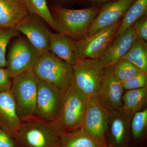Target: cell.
Listing matches in <instances>:
<instances>
[{
  "label": "cell",
  "mask_w": 147,
  "mask_h": 147,
  "mask_svg": "<svg viewBox=\"0 0 147 147\" xmlns=\"http://www.w3.org/2000/svg\"><path fill=\"white\" fill-rule=\"evenodd\" d=\"M63 130L37 117L22 121L14 138L18 147H60Z\"/></svg>",
  "instance_id": "1"
},
{
  "label": "cell",
  "mask_w": 147,
  "mask_h": 147,
  "mask_svg": "<svg viewBox=\"0 0 147 147\" xmlns=\"http://www.w3.org/2000/svg\"><path fill=\"white\" fill-rule=\"evenodd\" d=\"M101 7L74 9L56 5L53 7L51 13L61 33L77 40L87 34Z\"/></svg>",
  "instance_id": "2"
},
{
  "label": "cell",
  "mask_w": 147,
  "mask_h": 147,
  "mask_svg": "<svg viewBox=\"0 0 147 147\" xmlns=\"http://www.w3.org/2000/svg\"><path fill=\"white\" fill-rule=\"evenodd\" d=\"M38 79L64 91L73 86V67L50 51L42 53L34 67Z\"/></svg>",
  "instance_id": "3"
},
{
  "label": "cell",
  "mask_w": 147,
  "mask_h": 147,
  "mask_svg": "<svg viewBox=\"0 0 147 147\" xmlns=\"http://www.w3.org/2000/svg\"><path fill=\"white\" fill-rule=\"evenodd\" d=\"M38 81L33 69L19 74L12 80L11 91L22 121L36 117Z\"/></svg>",
  "instance_id": "4"
},
{
  "label": "cell",
  "mask_w": 147,
  "mask_h": 147,
  "mask_svg": "<svg viewBox=\"0 0 147 147\" xmlns=\"http://www.w3.org/2000/svg\"><path fill=\"white\" fill-rule=\"evenodd\" d=\"M87 101L73 85L63 91L60 112L54 123L65 131L81 127Z\"/></svg>",
  "instance_id": "5"
},
{
  "label": "cell",
  "mask_w": 147,
  "mask_h": 147,
  "mask_svg": "<svg viewBox=\"0 0 147 147\" xmlns=\"http://www.w3.org/2000/svg\"><path fill=\"white\" fill-rule=\"evenodd\" d=\"M74 86L87 100L97 96L105 67L99 59H83L72 66Z\"/></svg>",
  "instance_id": "6"
},
{
  "label": "cell",
  "mask_w": 147,
  "mask_h": 147,
  "mask_svg": "<svg viewBox=\"0 0 147 147\" xmlns=\"http://www.w3.org/2000/svg\"><path fill=\"white\" fill-rule=\"evenodd\" d=\"M42 54L27 38H18L13 42L6 57L5 68L9 75L13 79L32 69Z\"/></svg>",
  "instance_id": "7"
},
{
  "label": "cell",
  "mask_w": 147,
  "mask_h": 147,
  "mask_svg": "<svg viewBox=\"0 0 147 147\" xmlns=\"http://www.w3.org/2000/svg\"><path fill=\"white\" fill-rule=\"evenodd\" d=\"M108 115L97 96L87 100L82 127L99 147L108 146L105 135Z\"/></svg>",
  "instance_id": "8"
},
{
  "label": "cell",
  "mask_w": 147,
  "mask_h": 147,
  "mask_svg": "<svg viewBox=\"0 0 147 147\" xmlns=\"http://www.w3.org/2000/svg\"><path fill=\"white\" fill-rule=\"evenodd\" d=\"M121 21L100 30L91 35L76 40V55L79 60L98 59L115 37Z\"/></svg>",
  "instance_id": "9"
},
{
  "label": "cell",
  "mask_w": 147,
  "mask_h": 147,
  "mask_svg": "<svg viewBox=\"0 0 147 147\" xmlns=\"http://www.w3.org/2000/svg\"><path fill=\"white\" fill-rule=\"evenodd\" d=\"M63 91L38 79L36 116L42 120L54 122L61 108Z\"/></svg>",
  "instance_id": "10"
},
{
  "label": "cell",
  "mask_w": 147,
  "mask_h": 147,
  "mask_svg": "<svg viewBox=\"0 0 147 147\" xmlns=\"http://www.w3.org/2000/svg\"><path fill=\"white\" fill-rule=\"evenodd\" d=\"M132 116L122 110L108 112L105 139L111 147H129L131 144L130 123Z\"/></svg>",
  "instance_id": "11"
},
{
  "label": "cell",
  "mask_w": 147,
  "mask_h": 147,
  "mask_svg": "<svg viewBox=\"0 0 147 147\" xmlns=\"http://www.w3.org/2000/svg\"><path fill=\"white\" fill-rule=\"evenodd\" d=\"M124 90L121 82L115 76L113 67H105L97 96L108 112L121 110Z\"/></svg>",
  "instance_id": "12"
},
{
  "label": "cell",
  "mask_w": 147,
  "mask_h": 147,
  "mask_svg": "<svg viewBox=\"0 0 147 147\" xmlns=\"http://www.w3.org/2000/svg\"><path fill=\"white\" fill-rule=\"evenodd\" d=\"M38 16L32 13L25 17L15 28L22 33L34 47L42 53L49 51L50 35L52 32Z\"/></svg>",
  "instance_id": "13"
},
{
  "label": "cell",
  "mask_w": 147,
  "mask_h": 147,
  "mask_svg": "<svg viewBox=\"0 0 147 147\" xmlns=\"http://www.w3.org/2000/svg\"><path fill=\"white\" fill-rule=\"evenodd\" d=\"M134 0H116L101 6L86 35H91L100 30L121 21Z\"/></svg>",
  "instance_id": "14"
},
{
  "label": "cell",
  "mask_w": 147,
  "mask_h": 147,
  "mask_svg": "<svg viewBox=\"0 0 147 147\" xmlns=\"http://www.w3.org/2000/svg\"><path fill=\"white\" fill-rule=\"evenodd\" d=\"M137 37L131 26L121 34L115 36L98 59L105 67L113 66L126 54Z\"/></svg>",
  "instance_id": "15"
},
{
  "label": "cell",
  "mask_w": 147,
  "mask_h": 147,
  "mask_svg": "<svg viewBox=\"0 0 147 147\" xmlns=\"http://www.w3.org/2000/svg\"><path fill=\"white\" fill-rule=\"evenodd\" d=\"M21 123L11 90L0 91V126L14 138Z\"/></svg>",
  "instance_id": "16"
},
{
  "label": "cell",
  "mask_w": 147,
  "mask_h": 147,
  "mask_svg": "<svg viewBox=\"0 0 147 147\" xmlns=\"http://www.w3.org/2000/svg\"><path fill=\"white\" fill-rule=\"evenodd\" d=\"M30 13L26 0H0V29L15 28Z\"/></svg>",
  "instance_id": "17"
},
{
  "label": "cell",
  "mask_w": 147,
  "mask_h": 147,
  "mask_svg": "<svg viewBox=\"0 0 147 147\" xmlns=\"http://www.w3.org/2000/svg\"><path fill=\"white\" fill-rule=\"evenodd\" d=\"M49 51L72 66L79 61L76 55V40L63 34L51 33Z\"/></svg>",
  "instance_id": "18"
},
{
  "label": "cell",
  "mask_w": 147,
  "mask_h": 147,
  "mask_svg": "<svg viewBox=\"0 0 147 147\" xmlns=\"http://www.w3.org/2000/svg\"><path fill=\"white\" fill-rule=\"evenodd\" d=\"M121 110L129 115L132 116L146 107L147 102V86L124 92L122 98Z\"/></svg>",
  "instance_id": "19"
},
{
  "label": "cell",
  "mask_w": 147,
  "mask_h": 147,
  "mask_svg": "<svg viewBox=\"0 0 147 147\" xmlns=\"http://www.w3.org/2000/svg\"><path fill=\"white\" fill-rule=\"evenodd\" d=\"M147 108L134 113L130 123L131 145L142 146L147 138Z\"/></svg>",
  "instance_id": "20"
},
{
  "label": "cell",
  "mask_w": 147,
  "mask_h": 147,
  "mask_svg": "<svg viewBox=\"0 0 147 147\" xmlns=\"http://www.w3.org/2000/svg\"><path fill=\"white\" fill-rule=\"evenodd\" d=\"M141 71L147 73V42L137 36L122 58Z\"/></svg>",
  "instance_id": "21"
},
{
  "label": "cell",
  "mask_w": 147,
  "mask_h": 147,
  "mask_svg": "<svg viewBox=\"0 0 147 147\" xmlns=\"http://www.w3.org/2000/svg\"><path fill=\"white\" fill-rule=\"evenodd\" d=\"M60 147H99L81 127L71 131H63Z\"/></svg>",
  "instance_id": "22"
},
{
  "label": "cell",
  "mask_w": 147,
  "mask_h": 147,
  "mask_svg": "<svg viewBox=\"0 0 147 147\" xmlns=\"http://www.w3.org/2000/svg\"><path fill=\"white\" fill-rule=\"evenodd\" d=\"M147 14V0H134L122 19L115 36L125 31L140 17Z\"/></svg>",
  "instance_id": "23"
},
{
  "label": "cell",
  "mask_w": 147,
  "mask_h": 147,
  "mask_svg": "<svg viewBox=\"0 0 147 147\" xmlns=\"http://www.w3.org/2000/svg\"><path fill=\"white\" fill-rule=\"evenodd\" d=\"M30 13L38 16L56 32L61 33L60 29L55 21L47 5L46 0H26Z\"/></svg>",
  "instance_id": "24"
},
{
  "label": "cell",
  "mask_w": 147,
  "mask_h": 147,
  "mask_svg": "<svg viewBox=\"0 0 147 147\" xmlns=\"http://www.w3.org/2000/svg\"><path fill=\"white\" fill-rule=\"evenodd\" d=\"M112 67L115 76L121 83L142 71L132 64L122 59L117 61Z\"/></svg>",
  "instance_id": "25"
},
{
  "label": "cell",
  "mask_w": 147,
  "mask_h": 147,
  "mask_svg": "<svg viewBox=\"0 0 147 147\" xmlns=\"http://www.w3.org/2000/svg\"><path fill=\"white\" fill-rule=\"evenodd\" d=\"M19 32L15 28L0 29V67L6 68L7 47L10 40Z\"/></svg>",
  "instance_id": "26"
},
{
  "label": "cell",
  "mask_w": 147,
  "mask_h": 147,
  "mask_svg": "<svg viewBox=\"0 0 147 147\" xmlns=\"http://www.w3.org/2000/svg\"><path fill=\"white\" fill-rule=\"evenodd\" d=\"M124 89H138L147 86V73L141 71L137 75L122 82Z\"/></svg>",
  "instance_id": "27"
},
{
  "label": "cell",
  "mask_w": 147,
  "mask_h": 147,
  "mask_svg": "<svg viewBox=\"0 0 147 147\" xmlns=\"http://www.w3.org/2000/svg\"><path fill=\"white\" fill-rule=\"evenodd\" d=\"M137 36L147 42V14L140 17L132 25Z\"/></svg>",
  "instance_id": "28"
},
{
  "label": "cell",
  "mask_w": 147,
  "mask_h": 147,
  "mask_svg": "<svg viewBox=\"0 0 147 147\" xmlns=\"http://www.w3.org/2000/svg\"><path fill=\"white\" fill-rule=\"evenodd\" d=\"M12 79L9 75L6 69L0 67V91L11 90Z\"/></svg>",
  "instance_id": "29"
},
{
  "label": "cell",
  "mask_w": 147,
  "mask_h": 147,
  "mask_svg": "<svg viewBox=\"0 0 147 147\" xmlns=\"http://www.w3.org/2000/svg\"><path fill=\"white\" fill-rule=\"evenodd\" d=\"M0 147H18L15 139L0 126Z\"/></svg>",
  "instance_id": "30"
},
{
  "label": "cell",
  "mask_w": 147,
  "mask_h": 147,
  "mask_svg": "<svg viewBox=\"0 0 147 147\" xmlns=\"http://www.w3.org/2000/svg\"><path fill=\"white\" fill-rule=\"evenodd\" d=\"M81 2L88 7H101L105 4L116 0H80Z\"/></svg>",
  "instance_id": "31"
},
{
  "label": "cell",
  "mask_w": 147,
  "mask_h": 147,
  "mask_svg": "<svg viewBox=\"0 0 147 147\" xmlns=\"http://www.w3.org/2000/svg\"><path fill=\"white\" fill-rule=\"evenodd\" d=\"M57 1L60 3L64 4H66L69 2L71 0H57Z\"/></svg>",
  "instance_id": "32"
},
{
  "label": "cell",
  "mask_w": 147,
  "mask_h": 147,
  "mask_svg": "<svg viewBox=\"0 0 147 147\" xmlns=\"http://www.w3.org/2000/svg\"><path fill=\"white\" fill-rule=\"evenodd\" d=\"M129 147H137L134 146H132V145H130V146H129Z\"/></svg>",
  "instance_id": "33"
},
{
  "label": "cell",
  "mask_w": 147,
  "mask_h": 147,
  "mask_svg": "<svg viewBox=\"0 0 147 147\" xmlns=\"http://www.w3.org/2000/svg\"><path fill=\"white\" fill-rule=\"evenodd\" d=\"M105 147H111L109 146H106Z\"/></svg>",
  "instance_id": "34"
}]
</instances>
